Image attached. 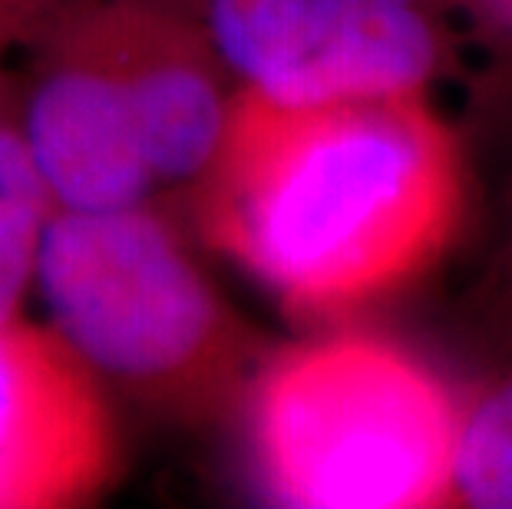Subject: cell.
I'll list each match as a JSON object with an SVG mask.
<instances>
[{
	"instance_id": "cell-1",
	"label": "cell",
	"mask_w": 512,
	"mask_h": 509,
	"mask_svg": "<svg viewBox=\"0 0 512 509\" xmlns=\"http://www.w3.org/2000/svg\"><path fill=\"white\" fill-rule=\"evenodd\" d=\"M195 212L285 305L341 311L394 288L453 212V153L417 93L281 103L238 90Z\"/></svg>"
},
{
	"instance_id": "cell-2",
	"label": "cell",
	"mask_w": 512,
	"mask_h": 509,
	"mask_svg": "<svg viewBox=\"0 0 512 509\" xmlns=\"http://www.w3.org/2000/svg\"><path fill=\"white\" fill-rule=\"evenodd\" d=\"M34 281L50 328L152 410L212 420L252 384V331L146 205L53 209Z\"/></svg>"
},
{
	"instance_id": "cell-3",
	"label": "cell",
	"mask_w": 512,
	"mask_h": 509,
	"mask_svg": "<svg viewBox=\"0 0 512 509\" xmlns=\"http://www.w3.org/2000/svg\"><path fill=\"white\" fill-rule=\"evenodd\" d=\"M248 394L258 473L281 506L417 509L450 493L460 420L394 344H298L271 357Z\"/></svg>"
},
{
	"instance_id": "cell-4",
	"label": "cell",
	"mask_w": 512,
	"mask_h": 509,
	"mask_svg": "<svg viewBox=\"0 0 512 509\" xmlns=\"http://www.w3.org/2000/svg\"><path fill=\"white\" fill-rule=\"evenodd\" d=\"M205 27L245 90L281 103L420 93L437 53L417 0H205Z\"/></svg>"
},
{
	"instance_id": "cell-5",
	"label": "cell",
	"mask_w": 512,
	"mask_h": 509,
	"mask_svg": "<svg viewBox=\"0 0 512 509\" xmlns=\"http://www.w3.org/2000/svg\"><path fill=\"white\" fill-rule=\"evenodd\" d=\"M37 47L40 77L20 129L53 209L146 205L156 179L119 67L110 0H70Z\"/></svg>"
},
{
	"instance_id": "cell-6",
	"label": "cell",
	"mask_w": 512,
	"mask_h": 509,
	"mask_svg": "<svg viewBox=\"0 0 512 509\" xmlns=\"http://www.w3.org/2000/svg\"><path fill=\"white\" fill-rule=\"evenodd\" d=\"M100 374L57 328L0 321V509H83L119 476Z\"/></svg>"
},
{
	"instance_id": "cell-7",
	"label": "cell",
	"mask_w": 512,
	"mask_h": 509,
	"mask_svg": "<svg viewBox=\"0 0 512 509\" xmlns=\"http://www.w3.org/2000/svg\"><path fill=\"white\" fill-rule=\"evenodd\" d=\"M110 10L152 179L195 186L222 143L232 103L209 27L179 0H110Z\"/></svg>"
},
{
	"instance_id": "cell-8",
	"label": "cell",
	"mask_w": 512,
	"mask_h": 509,
	"mask_svg": "<svg viewBox=\"0 0 512 509\" xmlns=\"http://www.w3.org/2000/svg\"><path fill=\"white\" fill-rule=\"evenodd\" d=\"M53 202L30 159L20 116L0 103V321L17 318L37 278V255Z\"/></svg>"
},
{
	"instance_id": "cell-9",
	"label": "cell",
	"mask_w": 512,
	"mask_h": 509,
	"mask_svg": "<svg viewBox=\"0 0 512 509\" xmlns=\"http://www.w3.org/2000/svg\"><path fill=\"white\" fill-rule=\"evenodd\" d=\"M450 493L479 509H512V384L460 420Z\"/></svg>"
},
{
	"instance_id": "cell-10",
	"label": "cell",
	"mask_w": 512,
	"mask_h": 509,
	"mask_svg": "<svg viewBox=\"0 0 512 509\" xmlns=\"http://www.w3.org/2000/svg\"><path fill=\"white\" fill-rule=\"evenodd\" d=\"M67 4L70 0H0V67L10 50L47 34Z\"/></svg>"
}]
</instances>
